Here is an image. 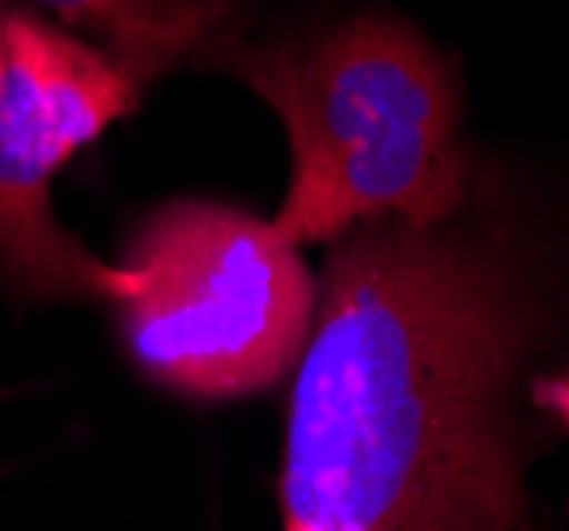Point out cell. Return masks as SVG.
I'll use <instances>...</instances> for the list:
<instances>
[{
	"instance_id": "cell-1",
	"label": "cell",
	"mask_w": 569,
	"mask_h": 531,
	"mask_svg": "<svg viewBox=\"0 0 569 531\" xmlns=\"http://www.w3.org/2000/svg\"><path fill=\"white\" fill-rule=\"evenodd\" d=\"M472 204L328 247L289 391L281 531H536L515 400L536 293L515 234Z\"/></svg>"
},
{
	"instance_id": "cell-2",
	"label": "cell",
	"mask_w": 569,
	"mask_h": 531,
	"mask_svg": "<svg viewBox=\"0 0 569 531\" xmlns=\"http://www.w3.org/2000/svg\"><path fill=\"white\" fill-rule=\"evenodd\" d=\"M221 64L284 123L293 167L272 226L289 242H336L366 221L433 226L472 204L451 60L400 18L361 13Z\"/></svg>"
},
{
	"instance_id": "cell-3",
	"label": "cell",
	"mask_w": 569,
	"mask_h": 531,
	"mask_svg": "<svg viewBox=\"0 0 569 531\" xmlns=\"http://www.w3.org/2000/svg\"><path fill=\"white\" fill-rule=\"evenodd\" d=\"M123 264L141 272V293L116 307L119 337L149 383L242 400L298 370L319 281L272 218L183 196L141 221Z\"/></svg>"
},
{
	"instance_id": "cell-4",
	"label": "cell",
	"mask_w": 569,
	"mask_h": 531,
	"mask_svg": "<svg viewBox=\"0 0 569 531\" xmlns=\"http://www.w3.org/2000/svg\"><path fill=\"white\" fill-rule=\"evenodd\" d=\"M141 81L102 48L34 13L4 18L0 69V277L22 298L128 302L132 264H107L51 209V183L77 149L132 116Z\"/></svg>"
},
{
	"instance_id": "cell-5",
	"label": "cell",
	"mask_w": 569,
	"mask_h": 531,
	"mask_svg": "<svg viewBox=\"0 0 569 531\" xmlns=\"http://www.w3.org/2000/svg\"><path fill=\"white\" fill-rule=\"evenodd\" d=\"M77 39L102 48L119 69L153 81L191 60L234 51L230 0H39Z\"/></svg>"
},
{
	"instance_id": "cell-6",
	"label": "cell",
	"mask_w": 569,
	"mask_h": 531,
	"mask_svg": "<svg viewBox=\"0 0 569 531\" xmlns=\"http://www.w3.org/2000/svg\"><path fill=\"white\" fill-rule=\"evenodd\" d=\"M531 400H536L540 409L552 412L569 430V374H561V379H540V383L531 387Z\"/></svg>"
},
{
	"instance_id": "cell-7",
	"label": "cell",
	"mask_w": 569,
	"mask_h": 531,
	"mask_svg": "<svg viewBox=\"0 0 569 531\" xmlns=\"http://www.w3.org/2000/svg\"><path fill=\"white\" fill-rule=\"evenodd\" d=\"M0 51H4V13H0Z\"/></svg>"
},
{
	"instance_id": "cell-8",
	"label": "cell",
	"mask_w": 569,
	"mask_h": 531,
	"mask_svg": "<svg viewBox=\"0 0 569 531\" xmlns=\"http://www.w3.org/2000/svg\"><path fill=\"white\" fill-rule=\"evenodd\" d=\"M0 69H4V51H0Z\"/></svg>"
}]
</instances>
